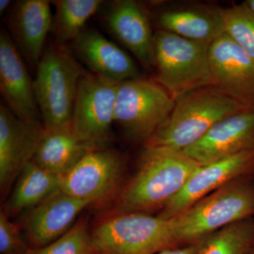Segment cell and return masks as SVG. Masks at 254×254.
Listing matches in <instances>:
<instances>
[{
    "instance_id": "30bf717a",
    "label": "cell",
    "mask_w": 254,
    "mask_h": 254,
    "mask_svg": "<svg viewBox=\"0 0 254 254\" xmlns=\"http://www.w3.org/2000/svg\"><path fill=\"white\" fill-rule=\"evenodd\" d=\"M212 86L254 110V62L224 33L209 47Z\"/></svg>"
},
{
    "instance_id": "7a4b0ae2",
    "label": "cell",
    "mask_w": 254,
    "mask_h": 254,
    "mask_svg": "<svg viewBox=\"0 0 254 254\" xmlns=\"http://www.w3.org/2000/svg\"><path fill=\"white\" fill-rule=\"evenodd\" d=\"M254 215V182L239 177L212 192L177 216L169 226L177 247L191 245Z\"/></svg>"
},
{
    "instance_id": "d4e9b609",
    "label": "cell",
    "mask_w": 254,
    "mask_h": 254,
    "mask_svg": "<svg viewBox=\"0 0 254 254\" xmlns=\"http://www.w3.org/2000/svg\"><path fill=\"white\" fill-rule=\"evenodd\" d=\"M25 254H94L86 220L80 219L58 240L40 248H29Z\"/></svg>"
},
{
    "instance_id": "cb8c5ba5",
    "label": "cell",
    "mask_w": 254,
    "mask_h": 254,
    "mask_svg": "<svg viewBox=\"0 0 254 254\" xmlns=\"http://www.w3.org/2000/svg\"><path fill=\"white\" fill-rule=\"evenodd\" d=\"M225 34L254 62V14L247 2L221 8Z\"/></svg>"
},
{
    "instance_id": "f546056e",
    "label": "cell",
    "mask_w": 254,
    "mask_h": 254,
    "mask_svg": "<svg viewBox=\"0 0 254 254\" xmlns=\"http://www.w3.org/2000/svg\"><path fill=\"white\" fill-rule=\"evenodd\" d=\"M247 254H254V247Z\"/></svg>"
},
{
    "instance_id": "f1b7e54d",
    "label": "cell",
    "mask_w": 254,
    "mask_h": 254,
    "mask_svg": "<svg viewBox=\"0 0 254 254\" xmlns=\"http://www.w3.org/2000/svg\"><path fill=\"white\" fill-rule=\"evenodd\" d=\"M246 2H247L249 7L250 8V9L252 10V12L254 14V0H247V1H246Z\"/></svg>"
},
{
    "instance_id": "5bb4252c",
    "label": "cell",
    "mask_w": 254,
    "mask_h": 254,
    "mask_svg": "<svg viewBox=\"0 0 254 254\" xmlns=\"http://www.w3.org/2000/svg\"><path fill=\"white\" fill-rule=\"evenodd\" d=\"M0 91L6 106L20 120L42 124L34 80L12 38L3 30L0 33Z\"/></svg>"
},
{
    "instance_id": "9c48e42d",
    "label": "cell",
    "mask_w": 254,
    "mask_h": 254,
    "mask_svg": "<svg viewBox=\"0 0 254 254\" xmlns=\"http://www.w3.org/2000/svg\"><path fill=\"white\" fill-rule=\"evenodd\" d=\"M125 170L121 155L114 150H91L67 173L60 177V190L91 204L120 189Z\"/></svg>"
},
{
    "instance_id": "ba28073f",
    "label": "cell",
    "mask_w": 254,
    "mask_h": 254,
    "mask_svg": "<svg viewBox=\"0 0 254 254\" xmlns=\"http://www.w3.org/2000/svg\"><path fill=\"white\" fill-rule=\"evenodd\" d=\"M120 83L91 72L80 79L71 128L81 141L100 147L110 140Z\"/></svg>"
},
{
    "instance_id": "e0dca14e",
    "label": "cell",
    "mask_w": 254,
    "mask_h": 254,
    "mask_svg": "<svg viewBox=\"0 0 254 254\" xmlns=\"http://www.w3.org/2000/svg\"><path fill=\"white\" fill-rule=\"evenodd\" d=\"M90 205V202L59 190L31 209L23 224V231L31 248L45 247L63 236Z\"/></svg>"
},
{
    "instance_id": "6da1fadb",
    "label": "cell",
    "mask_w": 254,
    "mask_h": 254,
    "mask_svg": "<svg viewBox=\"0 0 254 254\" xmlns=\"http://www.w3.org/2000/svg\"><path fill=\"white\" fill-rule=\"evenodd\" d=\"M200 166L183 150L144 146L136 173L118 194L117 213L161 211Z\"/></svg>"
},
{
    "instance_id": "484cf974",
    "label": "cell",
    "mask_w": 254,
    "mask_h": 254,
    "mask_svg": "<svg viewBox=\"0 0 254 254\" xmlns=\"http://www.w3.org/2000/svg\"><path fill=\"white\" fill-rule=\"evenodd\" d=\"M28 249L9 217L0 213V252L1 254H25Z\"/></svg>"
},
{
    "instance_id": "8992f818",
    "label": "cell",
    "mask_w": 254,
    "mask_h": 254,
    "mask_svg": "<svg viewBox=\"0 0 254 254\" xmlns=\"http://www.w3.org/2000/svg\"><path fill=\"white\" fill-rule=\"evenodd\" d=\"M175 103L154 78L123 81L117 93L114 123L132 141L145 145L168 120Z\"/></svg>"
},
{
    "instance_id": "5b68a950",
    "label": "cell",
    "mask_w": 254,
    "mask_h": 254,
    "mask_svg": "<svg viewBox=\"0 0 254 254\" xmlns=\"http://www.w3.org/2000/svg\"><path fill=\"white\" fill-rule=\"evenodd\" d=\"M210 45L157 29L154 33V79L175 100L198 88L212 86Z\"/></svg>"
},
{
    "instance_id": "ffe728a7",
    "label": "cell",
    "mask_w": 254,
    "mask_h": 254,
    "mask_svg": "<svg viewBox=\"0 0 254 254\" xmlns=\"http://www.w3.org/2000/svg\"><path fill=\"white\" fill-rule=\"evenodd\" d=\"M99 147L81 141L71 126L46 129L32 161L46 171L60 177L76 165L83 156Z\"/></svg>"
},
{
    "instance_id": "44dd1931",
    "label": "cell",
    "mask_w": 254,
    "mask_h": 254,
    "mask_svg": "<svg viewBox=\"0 0 254 254\" xmlns=\"http://www.w3.org/2000/svg\"><path fill=\"white\" fill-rule=\"evenodd\" d=\"M5 207L9 216L19 215L39 205L60 190V177L31 161L23 168Z\"/></svg>"
},
{
    "instance_id": "8fae6325",
    "label": "cell",
    "mask_w": 254,
    "mask_h": 254,
    "mask_svg": "<svg viewBox=\"0 0 254 254\" xmlns=\"http://www.w3.org/2000/svg\"><path fill=\"white\" fill-rule=\"evenodd\" d=\"M254 170V149L200 166L158 216L165 220L173 218L212 192L239 177L247 176Z\"/></svg>"
},
{
    "instance_id": "ac0fdd59",
    "label": "cell",
    "mask_w": 254,
    "mask_h": 254,
    "mask_svg": "<svg viewBox=\"0 0 254 254\" xmlns=\"http://www.w3.org/2000/svg\"><path fill=\"white\" fill-rule=\"evenodd\" d=\"M50 2L48 0L18 1L8 19L15 44L28 63L36 67L46 48L47 37L53 28Z\"/></svg>"
},
{
    "instance_id": "7402d4cb",
    "label": "cell",
    "mask_w": 254,
    "mask_h": 254,
    "mask_svg": "<svg viewBox=\"0 0 254 254\" xmlns=\"http://www.w3.org/2000/svg\"><path fill=\"white\" fill-rule=\"evenodd\" d=\"M53 28L55 43L66 46L83 31L87 21L98 12L101 0H55Z\"/></svg>"
},
{
    "instance_id": "2e32d148",
    "label": "cell",
    "mask_w": 254,
    "mask_h": 254,
    "mask_svg": "<svg viewBox=\"0 0 254 254\" xmlns=\"http://www.w3.org/2000/svg\"><path fill=\"white\" fill-rule=\"evenodd\" d=\"M69 45L92 73L118 83L142 77L131 56L95 30H83Z\"/></svg>"
},
{
    "instance_id": "4fadbf2b",
    "label": "cell",
    "mask_w": 254,
    "mask_h": 254,
    "mask_svg": "<svg viewBox=\"0 0 254 254\" xmlns=\"http://www.w3.org/2000/svg\"><path fill=\"white\" fill-rule=\"evenodd\" d=\"M110 34L129 50L146 69L153 70L154 33L148 10L135 0H116L102 16Z\"/></svg>"
},
{
    "instance_id": "277c9868",
    "label": "cell",
    "mask_w": 254,
    "mask_h": 254,
    "mask_svg": "<svg viewBox=\"0 0 254 254\" xmlns=\"http://www.w3.org/2000/svg\"><path fill=\"white\" fill-rule=\"evenodd\" d=\"M85 72L67 47L47 45L34 79L36 101L46 130L71 126L78 84Z\"/></svg>"
},
{
    "instance_id": "52a82bcc",
    "label": "cell",
    "mask_w": 254,
    "mask_h": 254,
    "mask_svg": "<svg viewBox=\"0 0 254 254\" xmlns=\"http://www.w3.org/2000/svg\"><path fill=\"white\" fill-rule=\"evenodd\" d=\"M94 254H156L177 247L168 220L149 213H117L90 232Z\"/></svg>"
},
{
    "instance_id": "9a60e30c",
    "label": "cell",
    "mask_w": 254,
    "mask_h": 254,
    "mask_svg": "<svg viewBox=\"0 0 254 254\" xmlns=\"http://www.w3.org/2000/svg\"><path fill=\"white\" fill-rule=\"evenodd\" d=\"M254 149V110L235 114L184 150L201 166Z\"/></svg>"
},
{
    "instance_id": "603a6c76",
    "label": "cell",
    "mask_w": 254,
    "mask_h": 254,
    "mask_svg": "<svg viewBox=\"0 0 254 254\" xmlns=\"http://www.w3.org/2000/svg\"><path fill=\"white\" fill-rule=\"evenodd\" d=\"M254 244V223L235 222L201 240L198 254H247Z\"/></svg>"
},
{
    "instance_id": "3957f363",
    "label": "cell",
    "mask_w": 254,
    "mask_h": 254,
    "mask_svg": "<svg viewBox=\"0 0 254 254\" xmlns=\"http://www.w3.org/2000/svg\"><path fill=\"white\" fill-rule=\"evenodd\" d=\"M246 111L250 110L216 87L198 88L176 100L168 120L144 146L185 150L224 119Z\"/></svg>"
},
{
    "instance_id": "d6986e66",
    "label": "cell",
    "mask_w": 254,
    "mask_h": 254,
    "mask_svg": "<svg viewBox=\"0 0 254 254\" xmlns=\"http://www.w3.org/2000/svg\"><path fill=\"white\" fill-rule=\"evenodd\" d=\"M157 29L200 43L211 44L225 33L221 8L198 3L169 6L156 16Z\"/></svg>"
},
{
    "instance_id": "83f0119b",
    "label": "cell",
    "mask_w": 254,
    "mask_h": 254,
    "mask_svg": "<svg viewBox=\"0 0 254 254\" xmlns=\"http://www.w3.org/2000/svg\"><path fill=\"white\" fill-rule=\"evenodd\" d=\"M11 1L9 0H1L0 1V14H4L6 10L8 9Z\"/></svg>"
},
{
    "instance_id": "4316f807",
    "label": "cell",
    "mask_w": 254,
    "mask_h": 254,
    "mask_svg": "<svg viewBox=\"0 0 254 254\" xmlns=\"http://www.w3.org/2000/svg\"><path fill=\"white\" fill-rule=\"evenodd\" d=\"M201 241L191 245L180 246L161 251L156 254H198L199 252Z\"/></svg>"
},
{
    "instance_id": "7c38bea8",
    "label": "cell",
    "mask_w": 254,
    "mask_h": 254,
    "mask_svg": "<svg viewBox=\"0 0 254 254\" xmlns=\"http://www.w3.org/2000/svg\"><path fill=\"white\" fill-rule=\"evenodd\" d=\"M43 124L17 118L6 105H0V187L1 192L17 179L32 161L44 136Z\"/></svg>"
}]
</instances>
